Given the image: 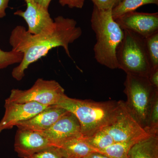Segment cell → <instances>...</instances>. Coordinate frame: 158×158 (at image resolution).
Segmentation results:
<instances>
[{
    "label": "cell",
    "mask_w": 158,
    "mask_h": 158,
    "mask_svg": "<svg viewBox=\"0 0 158 158\" xmlns=\"http://www.w3.org/2000/svg\"><path fill=\"white\" fill-rule=\"evenodd\" d=\"M127 158H158V137L150 136L132 146Z\"/></svg>",
    "instance_id": "14"
},
{
    "label": "cell",
    "mask_w": 158,
    "mask_h": 158,
    "mask_svg": "<svg viewBox=\"0 0 158 158\" xmlns=\"http://www.w3.org/2000/svg\"><path fill=\"white\" fill-rule=\"evenodd\" d=\"M65 152L59 147L50 146L34 154L29 158H67Z\"/></svg>",
    "instance_id": "22"
},
{
    "label": "cell",
    "mask_w": 158,
    "mask_h": 158,
    "mask_svg": "<svg viewBox=\"0 0 158 158\" xmlns=\"http://www.w3.org/2000/svg\"><path fill=\"white\" fill-rule=\"evenodd\" d=\"M145 131L150 136L158 137V90L153 98Z\"/></svg>",
    "instance_id": "19"
},
{
    "label": "cell",
    "mask_w": 158,
    "mask_h": 158,
    "mask_svg": "<svg viewBox=\"0 0 158 158\" xmlns=\"http://www.w3.org/2000/svg\"><path fill=\"white\" fill-rule=\"evenodd\" d=\"M103 130L112 136L115 142H138L151 136L130 114L125 102L116 120Z\"/></svg>",
    "instance_id": "7"
},
{
    "label": "cell",
    "mask_w": 158,
    "mask_h": 158,
    "mask_svg": "<svg viewBox=\"0 0 158 158\" xmlns=\"http://www.w3.org/2000/svg\"><path fill=\"white\" fill-rule=\"evenodd\" d=\"M56 27L49 34L34 35L30 34L23 26H18L11 31L9 43L12 50L23 54L22 61L13 69L11 75L20 81L25 72L32 63L45 56L51 50L62 47L71 58L69 45L81 36L82 31L73 19L59 16L54 19Z\"/></svg>",
    "instance_id": "1"
},
{
    "label": "cell",
    "mask_w": 158,
    "mask_h": 158,
    "mask_svg": "<svg viewBox=\"0 0 158 158\" xmlns=\"http://www.w3.org/2000/svg\"><path fill=\"white\" fill-rule=\"evenodd\" d=\"M135 141H123L115 142L104 149L98 152L103 154L110 158H127L128 153Z\"/></svg>",
    "instance_id": "17"
},
{
    "label": "cell",
    "mask_w": 158,
    "mask_h": 158,
    "mask_svg": "<svg viewBox=\"0 0 158 158\" xmlns=\"http://www.w3.org/2000/svg\"><path fill=\"white\" fill-rule=\"evenodd\" d=\"M144 44L152 68L158 67V31L144 38Z\"/></svg>",
    "instance_id": "20"
},
{
    "label": "cell",
    "mask_w": 158,
    "mask_h": 158,
    "mask_svg": "<svg viewBox=\"0 0 158 158\" xmlns=\"http://www.w3.org/2000/svg\"><path fill=\"white\" fill-rule=\"evenodd\" d=\"M124 103L123 101L97 102L78 99L65 94L57 105L76 116L82 136L88 138L113 124Z\"/></svg>",
    "instance_id": "2"
},
{
    "label": "cell",
    "mask_w": 158,
    "mask_h": 158,
    "mask_svg": "<svg viewBox=\"0 0 158 158\" xmlns=\"http://www.w3.org/2000/svg\"><path fill=\"white\" fill-rule=\"evenodd\" d=\"M87 158V157H86V158Z\"/></svg>",
    "instance_id": "29"
},
{
    "label": "cell",
    "mask_w": 158,
    "mask_h": 158,
    "mask_svg": "<svg viewBox=\"0 0 158 158\" xmlns=\"http://www.w3.org/2000/svg\"><path fill=\"white\" fill-rule=\"evenodd\" d=\"M112 11L101 10L94 6L90 22L96 37L93 49L94 58L99 64L114 69H118L116 50L124 32L113 18Z\"/></svg>",
    "instance_id": "3"
},
{
    "label": "cell",
    "mask_w": 158,
    "mask_h": 158,
    "mask_svg": "<svg viewBox=\"0 0 158 158\" xmlns=\"http://www.w3.org/2000/svg\"><path fill=\"white\" fill-rule=\"evenodd\" d=\"M123 30L132 31L145 38L158 31V13L133 11L116 20Z\"/></svg>",
    "instance_id": "11"
},
{
    "label": "cell",
    "mask_w": 158,
    "mask_h": 158,
    "mask_svg": "<svg viewBox=\"0 0 158 158\" xmlns=\"http://www.w3.org/2000/svg\"><path fill=\"white\" fill-rule=\"evenodd\" d=\"M148 4L158 5V0H121L112 9V16L116 20L123 15Z\"/></svg>",
    "instance_id": "16"
},
{
    "label": "cell",
    "mask_w": 158,
    "mask_h": 158,
    "mask_svg": "<svg viewBox=\"0 0 158 158\" xmlns=\"http://www.w3.org/2000/svg\"><path fill=\"white\" fill-rule=\"evenodd\" d=\"M22 53L13 50L6 52L0 48V69L15 63H20L22 61Z\"/></svg>",
    "instance_id": "21"
},
{
    "label": "cell",
    "mask_w": 158,
    "mask_h": 158,
    "mask_svg": "<svg viewBox=\"0 0 158 158\" xmlns=\"http://www.w3.org/2000/svg\"></svg>",
    "instance_id": "31"
},
{
    "label": "cell",
    "mask_w": 158,
    "mask_h": 158,
    "mask_svg": "<svg viewBox=\"0 0 158 158\" xmlns=\"http://www.w3.org/2000/svg\"><path fill=\"white\" fill-rule=\"evenodd\" d=\"M51 146L48 140L40 133L18 129L15 138L14 149L19 157L29 158Z\"/></svg>",
    "instance_id": "12"
},
{
    "label": "cell",
    "mask_w": 158,
    "mask_h": 158,
    "mask_svg": "<svg viewBox=\"0 0 158 158\" xmlns=\"http://www.w3.org/2000/svg\"><path fill=\"white\" fill-rule=\"evenodd\" d=\"M94 6L101 10L113 9L121 0H91Z\"/></svg>",
    "instance_id": "23"
},
{
    "label": "cell",
    "mask_w": 158,
    "mask_h": 158,
    "mask_svg": "<svg viewBox=\"0 0 158 158\" xmlns=\"http://www.w3.org/2000/svg\"><path fill=\"white\" fill-rule=\"evenodd\" d=\"M62 6H67L70 8L81 9L84 5L85 0H59Z\"/></svg>",
    "instance_id": "24"
},
{
    "label": "cell",
    "mask_w": 158,
    "mask_h": 158,
    "mask_svg": "<svg viewBox=\"0 0 158 158\" xmlns=\"http://www.w3.org/2000/svg\"><path fill=\"white\" fill-rule=\"evenodd\" d=\"M124 85V92L127 97V100L125 102L126 107L145 130L153 98L158 89L152 86L147 77L128 74Z\"/></svg>",
    "instance_id": "5"
},
{
    "label": "cell",
    "mask_w": 158,
    "mask_h": 158,
    "mask_svg": "<svg viewBox=\"0 0 158 158\" xmlns=\"http://www.w3.org/2000/svg\"><path fill=\"white\" fill-rule=\"evenodd\" d=\"M27 3L25 11L18 10L14 15L22 17L28 26L30 34H49L53 31L56 27L55 21L51 18L48 9L35 2L34 0H24Z\"/></svg>",
    "instance_id": "8"
},
{
    "label": "cell",
    "mask_w": 158,
    "mask_h": 158,
    "mask_svg": "<svg viewBox=\"0 0 158 158\" xmlns=\"http://www.w3.org/2000/svg\"><path fill=\"white\" fill-rule=\"evenodd\" d=\"M148 78L152 86L158 89V67L152 68Z\"/></svg>",
    "instance_id": "25"
},
{
    "label": "cell",
    "mask_w": 158,
    "mask_h": 158,
    "mask_svg": "<svg viewBox=\"0 0 158 158\" xmlns=\"http://www.w3.org/2000/svg\"><path fill=\"white\" fill-rule=\"evenodd\" d=\"M58 147L65 152L67 158H86L96 152L82 136L65 141Z\"/></svg>",
    "instance_id": "15"
},
{
    "label": "cell",
    "mask_w": 158,
    "mask_h": 158,
    "mask_svg": "<svg viewBox=\"0 0 158 158\" xmlns=\"http://www.w3.org/2000/svg\"><path fill=\"white\" fill-rule=\"evenodd\" d=\"M87 158H110L107 156L103 154L98 152H94L90 154V155L87 157Z\"/></svg>",
    "instance_id": "28"
},
{
    "label": "cell",
    "mask_w": 158,
    "mask_h": 158,
    "mask_svg": "<svg viewBox=\"0 0 158 158\" xmlns=\"http://www.w3.org/2000/svg\"><path fill=\"white\" fill-rule=\"evenodd\" d=\"M85 138L96 152L104 149L115 143L112 136L104 130L99 131L93 135Z\"/></svg>",
    "instance_id": "18"
},
{
    "label": "cell",
    "mask_w": 158,
    "mask_h": 158,
    "mask_svg": "<svg viewBox=\"0 0 158 158\" xmlns=\"http://www.w3.org/2000/svg\"><path fill=\"white\" fill-rule=\"evenodd\" d=\"M124 36L116 50L118 68L127 74L148 77L152 66L144 38L132 31L123 30Z\"/></svg>",
    "instance_id": "4"
},
{
    "label": "cell",
    "mask_w": 158,
    "mask_h": 158,
    "mask_svg": "<svg viewBox=\"0 0 158 158\" xmlns=\"http://www.w3.org/2000/svg\"><path fill=\"white\" fill-rule=\"evenodd\" d=\"M67 111L57 105L50 106L34 117L18 123L16 127L19 129L37 132L44 131L50 127Z\"/></svg>",
    "instance_id": "13"
},
{
    "label": "cell",
    "mask_w": 158,
    "mask_h": 158,
    "mask_svg": "<svg viewBox=\"0 0 158 158\" xmlns=\"http://www.w3.org/2000/svg\"><path fill=\"white\" fill-rule=\"evenodd\" d=\"M10 0H0V18L6 15V9L8 7Z\"/></svg>",
    "instance_id": "26"
},
{
    "label": "cell",
    "mask_w": 158,
    "mask_h": 158,
    "mask_svg": "<svg viewBox=\"0 0 158 158\" xmlns=\"http://www.w3.org/2000/svg\"></svg>",
    "instance_id": "30"
},
{
    "label": "cell",
    "mask_w": 158,
    "mask_h": 158,
    "mask_svg": "<svg viewBox=\"0 0 158 158\" xmlns=\"http://www.w3.org/2000/svg\"><path fill=\"white\" fill-rule=\"evenodd\" d=\"M35 2L39 4L40 6L48 9L49 6L52 0H34Z\"/></svg>",
    "instance_id": "27"
},
{
    "label": "cell",
    "mask_w": 158,
    "mask_h": 158,
    "mask_svg": "<svg viewBox=\"0 0 158 158\" xmlns=\"http://www.w3.org/2000/svg\"><path fill=\"white\" fill-rule=\"evenodd\" d=\"M65 94L64 88L56 81L39 78L28 90L12 89L6 100L21 103L34 102L51 106L58 105Z\"/></svg>",
    "instance_id": "6"
},
{
    "label": "cell",
    "mask_w": 158,
    "mask_h": 158,
    "mask_svg": "<svg viewBox=\"0 0 158 158\" xmlns=\"http://www.w3.org/2000/svg\"><path fill=\"white\" fill-rule=\"evenodd\" d=\"M50 106L34 102L17 103L5 101V112L0 121V133L4 130L11 129L18 123L26 121Z\"/></svg>",
    "instance_id": "10"
},
{
    "label": "cell",
    "mask_w": 158,
    "mask_h": 158,
    "mask_svg": "<svg viewBox=\"0 0 158 158\" xmlns=\"http://www.w3.org/2000/svg\"><path fill=\"white\" fill-rule=\"evenodd\" d=\"M53 146H59L65 141L82 136L81 125L76 116L67 111L48 129L38 132Z\"/></svg>",
    "instance_id": "9"
}]
</instances>
